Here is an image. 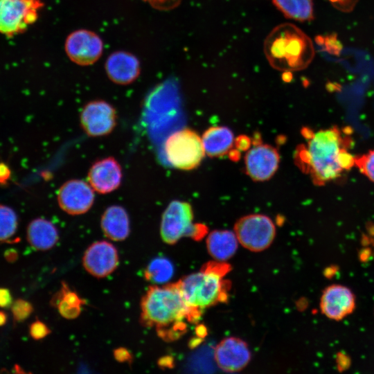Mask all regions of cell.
Returning a JSON list of instances; mask_svg holds the SVG:
<instances>
[{
    "label": "cell",
    "instance_id": "obj_1",
    "mask_svg": "<svg viewBox=\"0 0 374 374\" xmlns=\"http://www.w3.org/2000/svg\"><path fill=\"white\" fill-rule=\"evenodd\" d=\"M306 132L307 145L298 151L296 160L314 183L321 185L335 180L355 166V157L337 127Z\"/></svg>",
    "mask_w": 374,
    "mask_h": 374
},
{
    "label": "cell",
    "instance_id": "obj_2",
    "mask_svg": "<svg viewBox=\"0 0 374 374\" xmlns=\"http://www.w3.org/2000/svg\"><path fill=\"white\" fill-rule=\"evenodd\" d=\"M141 324L155 327L158 335L166 340L181 335L186 328L184 319L193 321L199 314L186 304L177 283L150 286L141 299Z\"/></svg>",
    "mask_w": 374,
    "mask_h": 374
},
{
    "label": "cell",
    "instance_id": "obj_3",
    "mask_svg": "<svg viewBox=\"0 0 374 374\" xmlns=\"http://www.w3.org/2000/svg\"><path fill=\"white\" fill-rule=\"evenodd\" d=\"M263 51L271 66L280 71H296L306 68L314 57L310 38L290 23L274 27L264 41Z\"/></svg>",
    "mask_w": 374,
    "mask_h": 374
},
{
    "label": "cell",
    "instance_id": "obj_4",
    "mask_svg": "<svg viewBox=\"0 0 374 374\" xmlns=\"http://www.w3.org/2000/svg\"><path fill=\"white\" fill-rule=\"evenodd\" d=\"M228 271L224 264H208L201 271L189 274L177 283L186 304L192 310L211 307L226 297L222 276Z\"/></svg>",
    "mask_w": 374,
    "mask_h": 374
},
{
    "label": "cell",
    "instance_id": "obj_5",
    "mask_svg": "<svg viewBox=\"0 0 374 374\" xmlns=\"http://www.w3.org/2000/svg\"><path fill=\"white\" fill-rule=\"evenodd\" d=\"M163 150L169 163L183 170L197 168L205 154L202 139L196 132L188 128L171 134L165 141Z\"/></svg>",
    "mask_w": 374,
    "mask_h": 374
},
{
    "label": "cell",
    "instance_id": "obj_6",
    "mask_svg": "<svg viewBox=\"0 0 374 374\" xmlns=\"http://www.w3.org/2000/svg\"><path fill=\"white\" fill-rule=\"evenodd\" d=\"M192 206L186 202L174 200L163 213L160 233L167 244H174L184 236L198 239L206 230L203 225L193 223Z\"/></svg>",
    "mask_w": 374,
    "mask_h": 374
},
{
    "label": "cell",
    "instance_id": "obj_7",
    "mask_svg": "<svg viewBox=\"0 0 374 374\" xmlns=\"http://www.w3.org/2000/svg\"><path fill=\"white\" fill-rule=\"evenodd\" d=\"M238 242L252 251H261L272 243L276 228L272 220L261 214H251L240 218L234 226Z\"/></svg>",
    "mask_w": 374,
    "mask_h": 374
},
{
    "label": "cell",
    "instance_id": "obj_8",
    "mask_svg": "<svg viewBox=\"0 0 374 374\" xmlns=\"http://www.w3.org/2000/svg\"><path fill=\"white\" fill-rule=\"evenodd\" d=\"M42 5L39 0H0V33L12 36L25 30Z\"/></svg>",
    "mask_w": 374,
    "mask_h": 374
},
{
    "label": "cell",
    "instance_id": "obj_9",
    "mask_svg": "<svg viewBox=\"0 0 374 374\" xmlns=\"http://www.w3.org/2000/svg\"><path fill=\"white\" fill-rule=\"evenodd\" d=\"M64 50L69 59L73 63L89 66L95 63L102 55L103 42L96 33L79 29L67 36Z\"/></svg>",
    "mask_w": 374,
    "mask_h": 374
},
{
    "label": "cell",
    "instance_id": "obj_10",
    "mask_svg": "<svg viewBox=\"0 0 374 374\" xmlns=\"http://www.w3.org/2000/svg\"><path fill=\"white\" fill-rule=\"evenodd\" d=\"M80 125L89 136L98 137L110 134L117 123L115 108L107 101L95 100L87 103L80 114Z\"/></svg>",
    "mask_w": 374,
    "mask_h": 374
},
{
    "label": "cell",
    "instance_id": "obj_11",
    "mask_svg": "<svg viewBox=\"0 0 374 374\" xmlns=\"http://www.w3.org/2000/svg\"><path fill=\"white\" fill-rule=\"evenodd\" d=\"M92 187L81 179L64 182L57 195L58 204L65 213L76 215L87 212L92 206L95 195Z\"/></svg>",
    "mask_w": 374,
    "mask_h": 374
},
{
    "label": "cell",
    "instance_id": "obj_12",
    "mask_svg": "<svg viewBox=\"0 0 374 374\" xmlns=\"http://www.w3.org/2000/svg\"><path fill=\"white\" fill-rule=\"evenodd\" d=\"M280 161L277 150L267 144L258 143L244 157L247 174L254 181L269 179L276 172Z\"/></svg>",
    "mask_w": 374,
    "mask_h": 374
},
{
    "label": "cell",
    "instance_id": "obj_13",
    "mask_svg": "<svg viewBox=\"0 0 374 374\" xmlns=\"http://www.w3.org/2000/svg\"><path fill=\"white\" fill-rule=\"evenodd\" d=\"M82 264L86 271L97 278L112 274L118 265V254L116 247L107 241H97L85 251Z\"/></svg>",
    "mask_w": 374,
    "mask_h": 374
},
{
    "label": "cell",
    "instance_id": "obj_14",
    "mask_svg": "<svg viewBox=\"0 0 374 374\" xmlns=\"http://www.w3.org/2000/svg\"><path fill=\"white\" fill-rule=\"evenodd\" d=\"M355 308L353 292L342 285H331L323 291L320 299L322 313L328 319L338 321L351 314Z\"/></svg>",
    "mask_w": 374,
    "mask_h": 374
},
{
    "label": "cell",
    "instance_id": "obj_15",
    "mask_svg": "<svg viewBox=\"0 0 374 374\" xmlns=\"http://www.w3.org/2000/svg\"><path fill=\"white\" fill-rule=\"evenodd\" d=\"M214 358L222 371L238 372L248 364L251 359V353L243 340L237 337H227L216 346Z\"/></svg>",
    "mask_w": 374,
    "mask_h": 374
},
{
    "label": "cell",
    "instance_id": "obj_16",
    "mask_svg": "<svg viewBox=\"0 0 374 374\" xmlns=\"http://www.w3.org/2000/svg\"><path fill=\"white\" fill-rule=\"evenodd\" d=\"M122 178L120 163L110 157L93 163L87 175L89 184L100 194L109 193L117 189L121 184Z\"/></svg>",
    "mask_w": 374,
    "mask_h": 374
},
{
    "label": "cell",
    "instance_id": "obj_17",
    "mask_svg": "<svg viewBox=\"0 0 374 374\" xmlns=\"http://www.w3.org/2000/svg\"><path fill=\"white\" fill-rule=\"evenodd\" d=\"M105 68L109 80L121 85L135 81L141 71L139 59L134 54L124 51L110 54L106 60Z\"/></svg>",
    "mask_w": 374,
    "mask_h": 374
},
{
    "label": "cell",
    "instance_id": "obj_18",
    "mask_svg": "<svg viewBox=\"0 0 374 374\" xmlns=\"http://www.w3.org/2000/svg\"><path fill=\"white\" fill-rule=\"evenodd\" d=\"M100 225L104 234L112 240H124L130 234L127 212L119 205H112L105 209L101 217Z\"/></svg>",
    "mask_w": 374,
    "mask_h": 374
},
{
    "label": "cell",
    "instance_id": "obj_19",
    "mask_svg": "<svg viewBox=\"0 0 374 374\" xmlns=\"http://www.w3.org/2000/svg\"><path fill=\"white\" fill-rule=\"evenodd\" d=\"M26 233L30 246L40 251L52 248L59 239L58 231L54 224L42 217L33 220L27 227Z\"/></svg>",
    "mask_w": 374,
    "mask_h": 374
},
{
    "label": "cell",
    "instance_id": "obj_20",
    "mask_svg": "<svg viewBox=\"0 0 374 374\" xmlns=\"http://www.w3.org/2000/svg\"><path fill=\"white\" fill-rule=\"evenodd\" d=\"M202 141L205 154L211 157H217L229 152L234 143V136L229 128L215 126L204 132Z\"/></svg>",
    "mask_w": 374,
    "mask_h": 374
},
{
    "label": "cell",
    "instance_id": "obj_21",
    "mask_svg": "<svg viewBox=\"0 0 374 374\" xmlns=\"http://www.w3.org/2000/svg\"><path fill=\"white\" fill-rule=\"evenodd\" d=\"M238 242L235 233L228 230H215L209 233L206 247L213 258L219 261H224L235 254Z\"/></svg>",
    "mask_w": 374,
    "mask_h": 374
},
{
    "label": "cell",
    "instance_id": "obj_22",
    "mask_svg": "<svg viewBox=\"0 0 374 374\" xmlns=\"http://www.w3.org/2000/svg\"><path fill=\"white\" fill-rule=\"evenodd\" d=\"M51 303L57 308L63 317L71 319L80 314L84 302L76 292L71 290L67 285L63 283L60 290L53 297Z\"/></svg>",
    "mask_w": 374,
    "mask_h": 374
},
{
    "label": "cell",
    "instance_id": "obj_23",
    "mask_svg": "<svg viewBox=\"0 0 374 374\" xmlns=\"http://www.w3.org/2000/svg\"><path fill=\"white\" fill-rule=\"evenodd\" d=\"M276 8L289 19L299 21L314 18L312 0H271Z\"/></svg>",
    "mask_w": 374,
    "mask_h": 374
},
{
    "label": "cell",
    "instance_id": "obj_24",
    "mask_svg": "<svg viewBox=\"0 0 374 374\" xmlns=\"http://www.w3.org/2000/svg\"><path fill=\"white\" fill-rule=\"evenodd\" d=\"M174 273L172 262L166 258L159 257L153 259L145 270L146 280L154 283H163L170 280Z\"/></svg>",
    "mask_w": 374,
    "mask_h": 374
},
{
    "label": "cell",
    "instance_id": "obj_25",
    "mask_svg": "<svg viewBox=\"0 0 374 374\" xmlns=\"http://www.w3.org/2000/svg\"><path fill=\"white\" fill-rule=\"evenodd\" d=\"M18 217L16 212L10 206L0 204V241L12 237L17 229Z\"/></svg>",
    "mask_w": 374,
    "mask_h": 374
},
{
    "label": "cell",
    "instance_id": "obj_26",
    "mask_svg": "<svg viewBox=\"0 0 374 374\" xmlns=\"http://www.w3.org/2000/svg\"><path fill=\"white\" fill-rule=\"evenodd\" d=\"M355 166L368 179L374 183V149L355 157Z\"/></svg>",
    "mask_w": 374,
    "mask_h": 374
},
{
    "label": "cell",
    "instance_id": "obj_27",
    "mask_svg": "<svg viewBox=\"0 0 374 374\" xmlns=\"http://www.w3.org/2000/svg\"><path fill=\"white\" fill-rule=\"evenodd\" d=\"M10 308L13 318L17 322H21L26 320L33 311L32 304L21 299H18L13 301Z\"/></svg>",
    "mask_w": 374,
    "mask_h": 374
},
{
    "label": "cell",
    "instance_id": "obj_28",
    "mask_svg": "<svg viewBox=\"0 0 374 374\" xmlns=\"http://www.w3.org/2000/svg\"><path fill=\"white\" fill-rule=\"evenodd\" d=\"M51 332L48 327L42 321L36 320L29 326V334L35 340H39Z\"/></svg>",
    "mask_w": 374,
    "mask_h": 374
},
{
    "label": "cell",
    "instance_id": "obj_29",
    "mask_svg": "<svg viewBox=\"0 0 374 374\" xmlns=\"http://www.w3.org/2000/svg\"><path fill=\"white\" fill-rule=\"evenodd\" d=\"M13 303L12 294L8 289L0 287V308H8Z\"/></svg>",
    "mask_w": 374,
    "mask_h": 374
},
{
    "label": "cell",
    "instance_id": "obj_30",
    "mask_svg": "<svg viewBox=\"0 0 374 374\" xmlns=\"http://www.w3.org/2000/svg\"><path fill=\"white\" fill-rule=\"evenodd\" d=\"M10 176L11 171L9 166L5 163H0V184H6L10 178Z\"/></svg>",
    "mask_w": 374,
    "mask_h": 374
},
{
    "label": "cell",
    "instance_id": "obj_31",
    "mask_svg": "<svg viewBox=\"0 0 374 374\" xmlns=\"http://www.w3.org/2000/svg\"><path fill=\"white\" fill-rule=\"evenodd\" d=\"M114 357L119 362H126L131 359L129 351L123 348L116 349L114 351Z\"/></svg>",
    "mask_w": 374,
    "mask_h": 374
},
{
    "label": "cell",
    "instance_id": "obj_32",
    "mask_svg": "<svg viewBox=\"0 0 374 374\" xmlns=\"http://www.w3.org/2000/svg\"><path fill=\"white\" fill-rule=\"evenodd\" d=\"M235 144L242 150H245L250 145L249 139L246 136H240L236 139Z\"/></svg>",
    "mask_w": 374,
    "mask_h": 374
},
{
    "label": "cell",
    "instance_id": "obj_33",
    "mask_svg": "<svg viewBox=\"0 0 374 374\" xmlns=\"http://www.w3.org/2000/svg\"><path fill=\"white\" fill-rule=\"evenodd\" d=\"M4 256L8 261L13 262L17 259L18 253L14 249H9L6 251Z\"/></svg>",
    "mask_w": 374,
    "mask_h": 374
},
{
    "label": "cell",
    "instance_id": "obj_34",
    "mask_svg": "<svg viewBox=\"0 0 374 374\" xmlns=\"http://www.w3.org/2000/svg\"><path fill=\"white\" fill-rule=\"evenodd\" d=\"M7 319H8V317L6 312L3 311H0V326H2L6 324L7 321Z\"/></svg>",
    "mask_w": 374,
    "mask_h": 374
},
{
    "label": "cell",
    "instance_id": "obj_35",
    "mask_svg": "<svg viewBox=\"0 0 374 374\" xmlns=\"http://www.w3.org/2000/svg\"><path fill=\"white\" fill-rule=\"evenodd\" d=\"M282 78L285 82L290 81L292 78V71H283Z\"/></svg>",
    "mask_w": 374,
    "mask_h": 374
}]
</instances>
